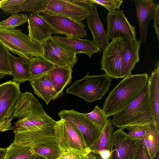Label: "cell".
Masks as SVG:
<instances>
[{"mask_svg": "<svg viewBox=\"0 0 159 159\" xmlns=\"http://www.w3.org/2000/svg\"><path fill=\"white\" fill-rule=\"evenodd\" d=\"M61 119L70 122L80 131L89 149L94 145L100 137L102 129L94 124L84 113L72 109H63L58 113Z\"/></svg>", "mask_w": 159, "mask_h": 159, "instance_id": "9c48e42d", "label": "cell"}, {"mask_svg": "<svg viewBox=\"0 0 159 159\" xmlns=\"http://www.w3.org/2000/svg\"><path fill=\"white\" fill-rule=\"evenodd\" d=\"M59 159H82L79 155L74 152L64 151L59 157Z\"/></svg>", "mask_w": 159, "mask_h": 159, "instance_id": "8d00e7d4", "label": "cell"}, {"mask_svg": "<svg viewBox=\"0 0 159 159\" xmlns=\"http://www.w3.org/2000/svg\"><path fill=\"white\" fill-rule=\"evenodd\" d=\"M83 159H97L96 156L92 153H90Z\"/></svg>", "mask_w": 159, "mask_h": 159, "instance_id": "ab89813d", "label": "cell"}, {"mask_svg": "<svg viewBox=\"0 0 159 159\" xmlns=\"http://www.w3.org/2000/svg\"><path fill=\"white\" fill-rule=\"evenodd\" d=\"M29 159H46L36 154H34L33 156Z\"/></svg>", "mask_w": 159, "mask_h": 159, "instance_id": "60d3db41", "label": "cell"}, {"mask_svg": "<svg viewBox=\"0 0 159 159\" xmlns=\"http://www.w3.org/2000/svg\"><path fill=\"white\" fill-rule=\"evenodd\" d=\"M125 41L119 37L112 40L102 51L101 70L111 78L118 79L126 76L123 59Z\"/></svg>", "mask_w": 159, "mask_h": 159, "instance_id": "8992f818", "label": "cell"}, {"mask_svg": "<svg viewBox=\"0 0 159 159\" xmlns=\"http://www.w3.org/2000/svg\"><path fill=\"white\" fill-rule=\"evenodd\" d=\"M14 133L15 143L31 148L41 145L57 143L53 132L23 130Z\"/></svg>", "mask_w": 159, "mask_h": 159, "instance_id": "9a60e30c", "label": "cell"}, {"mask_svg": "<svg viewBox=\"0 0 159 159\" xmlns=\"http://www.w3.org/2000/svg\"><path fill=\"white\" fill-rule=\"evenodd\" d=\"M30 79L47 73L56 66L42 57H34L29 60Z\"/></svg>", "mask_w": 159, "mask_h": 159, "instance_id": "4316f807", "label": "cell"}, {"mask_svg": "<svg viewBox=\"0 0 159 159\" xmlns=\"http://www.w3.org/2000/svg\"><path fill=\"white\" fill-rule=\"evenodd\" d=\"M27 16L28 35L32 41L42 44L52 34H57L40 14L30 13Z\"/></svg>", "mask_w": 159, "mask_h": 159, "instance_id": "2e32d148", "label": "cell"}, {"mask_svg": "<svg viewBox=\"0 0 159 159\" xmlns=\"http://www.w3.org/2000/svg\"><path fill=\"white\" fill-rule=\"evenodd\" d=\"M111 81V78L105 74L90 75L88 71L83 78L75 81L67 89L66 93L93 102L101 99L108 91Z\"/></svg>", "mask_w": 159, "mask_h": 159, "instance_id": "277c9868", "label": "cell"}, {"mask_svg": "<svg viewBox=\"0 0 159 159\" xmlns=\"http://www.w3.org/2000/svg\"><path fill=\"white\" fill-rule=\"evenodd\" d=\"M114 130L111 120L108 119L98 139L91 149V153L98 155L101 159H108L111 155L112 138Z\"/></svg>", "mask_w": 159, "mask_h": 159, "instance_id": "7402d4cb", "label": "cell"}, {"mask_svg": "<svg viewBox=\"0 0 159 159\" xmlns=\"http://www.w3.org/2000/svg\"><path fill=\"white\" fill-rule=\"evenodd\" d=\"M34 93L48 105L52 100L57 98L53 82L47 72L30 80Z\"/></svg>", "mask_w": 159, "mask_h": 159, "instance_id": "ac0fdd59", "label": "cell"}, {"mask_svg": "<svg viewBox=\"0 0 159 159\" xmlns=\"http://www.w3.org/2000/svg\"><path fill=\"white\" fill-rule=\"evenodd\" d=\"M136 16L140 33L139 41L145 42L147 38L148 26L155 15L156 4L152 0H135Z\"/></svg>", "mask_w": 159, "mask_h": 159, "instance_id": "e0dca14e", "label": "cell"}, {"mask_svg": "<svg viewBox=\"0 0 159 159\" xmlns=\"http://www.w3.org/2000/svg\"><path fill=\"white\" fill-rule=\"evenodd\" d=\"M11 120H9L0 122V132L12 129V127L11 126Z\"/></svg>", "mask_w": 159, "mask_h": 159, "instance_id": "74e56055", "label": "cell"}, {"mask_svg": "<svg viewBox=\"0 0 159 159\" xmlns=\"http://www.w3.org/2000/svg\"><path fill=\"white\" fill-rule=\"evenodd\" d=\"M140 141L131 138L119 128L112 134L111 155L108 159H135Z\"/></svg>", "mask_w": 159, "mask_h": 159, "instance_id": "7c38bea8", "label": "cell"}, {"mask_svg": "<svg viewBox=\"0 0 159 159\" xmlns=\"http://www.w3.org/2000/svg\"><path fill=\"white\" fill-rule=\"evenodd\" d=\"M43 18L56 30L57 34L67 38H83L87 37L86 26L82 21L57 15L42 13Z\"/></svg>", "mask_w": 159, "mask_h": 159, "instance_id": "8fae6325", "label": "cell"}, {"mask_svg": "<svg viewBox=\"0 0 159 159\" xmlns=\"http://www.w3.org/2000/svg\"><path fill=\"white\" fill-rule=\"evenodd\" d=\"M31 150L34 154L46 159H57L64 151L57 143L40 145L31 148Z\"/></svg>", "mask_w": 159, "mask_h": 159, "instance_id": "83f0119b", "label": "cell"}, {"mask_svg": "<svg viewBox=\"0 0 159 159\" xmlns=\"http://www.w3.org/2000/svg\"><path fill=\"white\" fill-rule=\"evenodd\" d=\"M124 40L123 62L125 75L127 76L132 74V70L139 61V52L141 43L136 39Z\"/></svg>", "mask_w": 159, "mask_h": 159, "instance_id": "d4e9b609", "label": "cell"}, {"mask_svg": "<svg viewBox=\"0 0 159 159\" xmlns=\"http://www.w3.org/2000/svg\"><path fill=\"white\" fill-rule=\"evenodd\" d=\"M86 19L88 28L93 35V42L101 49L104 50L109 43L95 4L90 5L89 14Z\"/></svg>", "mask_w": 159, "mask_h": 159, "instance_id": "d6986e66", "label": "cell"}, {"mask_svg": "<svg viewBox=\"0 0 159 159\" xmlns=\"http://www.w3.org/2000/svg\"><path fill=\"white\" fill-rule=\"evenodd\" d=\"M72 68L55 66L47 73L53 82L57 98L62 96L64 88L71 81Z\"/></svg>", "mask_w": 159, "mask_h": 159, "instance_id": "cb8c5ba5", "label": "cell"}, {"mask_svg": "<svg viewBox=\"0 0 159 159\" xmlns=\"http://www.w3.org/2000/svg\"><path fill=\"white\" fill-rule=\"evenodd\" d=\"M9 52L0 42V73L11 75L9 61Z\"/></svg>", "mask_w": 159, "mask_h": 159, "instance_id": "1f68e13d", "label": "cell"}, {"mask_svg": "<svg viewBox=\"0 0 159 159\" xmlns=\"http://www.w3.org/2000/svg\"><path fill=\"white\" fill-rule=\"evenodd\" d=\"M52 37L69 47L76 54L84 53L91 58L94 53L102 51V49L93 41L89 39L64 37L57 35L52 36Z\"/></svg>", "mask_w": 159, "mask_h": 159, "instance_id": "44dd1931", "label": "cell"}, {"mask_svg": "<svg viewBox=\"0 0 159 159\" xmlns=\"http://www.w3.org/2000/svg\"><path fill=\"white\" fill-rule=\"evenodd\" d=\"M42 45V57L56 66L72 68L77 61L76 54L65 44L53 39L52 35Z\"/></svg>", "mask_w": 159, "mask_h": 159, "instance_id": "ba28073f", "label": "cell"}, {"mask_svg": "<svg viewBox=\"0 0 159 159\" xmlns=\"http://www.w3.org/2000/svg\"><path fill=\"white\" fill-rule=\"evenodd\" d=\"M147 73L126 76L110 92L103 104V110L109 117L121 111L141 93L147 85Z\"/></svg>", "mask_w": 159, "mask_h": 159, "instance_id": "6da1fadb", "label": "cell"}, {"mask_svg": "<svg viewBox=\"0 0 159 159\" xmlns=\"http://www.w3.org/2000/svg\"><path fill=\"white\" fill-rule=\"evenodd\" d=\"M159 62L148 78L147 86L151 109L154 122L159 129Z\"/></svg>", "mask_w": 159, "mask_h": 159, "instance_id": "ffe728a7", "label": "cell"}, {"mask_svg": "<svg viewBox=\"0 0 159 159\" xmlns=\"http://www.w3.org/2000/svg\"><path fill=\"white\" fill-rule=\"evenodd\" d=\"M135 159H150L146 148L140 142L135 154ZM153 159H159V152Z\"/></svg>", "mask_w": 159, "mask_h": 159, "instance_id": "e575fe53", "label": "cell"}, {"mask_svg": "<svg viewBox=\"0 0 159 159\" xmlns=\"http://www.w3.org/2000/svg\"><path fill=\"white\" fill-rule=\"evenodd\" d=\"M20 83L13 80L0 84V122L13 119Z\"/></svg>", "mask_w": 159, "mask_h": 159, "instance_id": "4fadbf2b", "label": "cell"}, {"mask_svg": "<svg viewBox=\"0 0 159 159\" xmlns=\"http://www.w3.org/2000/svg\"><path fill=\"white\" fill-rule=\"evenodd\" d=\"M49 0H1L0 9L7 14L12 15L22 11L33 14L44 12Z\"/></svg>", "mask_w": 159, "mask_h": 159, "instance_id": "5bb4252c", "label": "cell"}, {"mask_svg": "<svg viewBox=\"0 0 159 159\" xmlns=\"http://www.w3.org/2000/svg\"><path fill=\"white\" fill-rule=\"evenodd\" d=\"M6 75L0 73V79L4 77Z\"/></svg>", "mask_w": 159, "mask_h": 159, "instance_id": "b9f144b4", "label": "cell"}, {"mask_svg": "<svg viewBox=\"0 0 159 159\" xmlns=\"http://www.w3.org/2000/svg\"><path fill=\"white\" fill-rule=\"evenodd\" d=\"M154 22L153 26L155 29V33L156 34L158 41L159 40V4L157 3L156 4L155 11V15L153 18Z\"/></svg>", "mask_w": 159, "mask_h": 159, "instance_id": "d590c367", "label": "cell"}, {"mask_svg": "<svg viewBox=\"0 0 159 159\" xmlns=\"http://www.w3.org/2000/svg\"><path fill=\"white\" fill-rule=\"evenodd\" d=\"M106 20V35L108 40H112L119 37L125 40L136 39L135 27L129 23L122 10L108 13Z\"/></svg>", "mask_w": 159, "mask_h": 159, "instance_id": "30bf717a", "label": "cell"}, {"mask_svg": "<svg viewBox=\"0 0 159 159\" xmlns=\"http://www.w3.org/2000/svg\"><path fill=\"white\" fill-rule=\"evenodd\" d=\"M54 135L59 146L64 151L77 154L82 159L91 153L82 134L68 121L61 119L57 121Z\"/></svg>", "mask_w": 159, "mask_h": 159, "instance_id": "5b68a950", "label": "cell"}, {"mask_svg": "<svg viewBox=\"0 0 159 159\" xmlns=\"http://www.w3.org/2000/svg\"><path fill=\"white\" fill-rule=\"evenodd\" d=\"M34 154L30 148L13 142L7 148L4 159H29Z\"/></svg>", "mask_w": 159, "mask_h": 159, "instance_id": "f1b7e54d", "label": "cell"}, {"mask_svg": "<svg viewBox=\"0 0 159 159\" xmlns=\"http://www.w3.org/2000/svg\"><path fill=\"white\" fill-rule=\"evenodd\" d=\"M28 16L25 14L16 13L0 22V28L3 29H14L28 22Z\"/></svg>", "mask_w": 159, "mask_h": 159, "instance_id": "4dcf8cb0", "label": "cell"}, {"mask_svg": "<svg viewBox=\"0 0 159 159\" xmlns=\"http://www.w3.org/2000/svg\"><path fill=\"white\" fill-rule=\"evenodd\" d=\"M140 142L146 148L150 159H153L159 152V129L155 122L150 124L144 136Z\"/></svg>", "mask_w": 159, "mask_h": 159, "instance_id": "484cf974", "label": "cell"}, {"mask_svg": "<svg viewBox=\"0 0 159 159\" xmlns=\"http://www.w3.org/2000/svg\"><path fill=\"white\" fill-rule=\"evenodd\" d=\"M7 150V148H0V159H4Z\"/></svg>", "mask_w": 159, "mask_h": 159, "instance_id": "f35d334b", "label": "cell"}, {"mask_svg": "<svg viewBox=\"0 0 159 159\" xmlns=\"http://www.w3.org/2000/svg\"><path fill=\"white\" fill-rule=\"evenodd\" d=\"M148 125L129 126L125 129L128 130L127 134L130 137L134 139H140L145 135Z\"/></svg>", "mask_w": 159, "mask_h": 159, "instance_id": "836d02e7", "label": "cell"}, {"mask_svg": "<svg viewBox=\"0 0 159 159\" xmlns=\"http://www.w3.org/2000/svg\"><path fill=\"white\" fill-rule=\"evenodd\" d=\"M92 4H93L91 0H49L43 13L82 21L87 18Z\"/></svg>", "mask_w": 159, "mask_h": 159, "instance_id": "52a82bcc", "label": "cell"}, {"mask_svg": "<svg viewBox=\"0 0 159 159\" xmlns=\"http://www.w3.org/2000/svg\"><path fill=\"white\" fill-rule=\"evenodd\" d=\"M9 61L13 80L24 83L30 80L31 75L28 59L15 57L9 52Z\"/></svg>", "mask_w": 159, "mask_h": 159, "instance_id": "603a6c76", "label": "cell"}, {"mask_svg": "<svg viewBox=\"0 0 159 159\" xmlns=\"http://www.w3.org/2000/svg\"><path fill=\"white\" fill-rule=\"evenodd\" d=\"M93 4H96L105 8L108 13H111L119 9L123 2L122 0H91Z\"/></svg>", "mask_w": 159, "mask_h": 159, "instance_id": "d6a6232c", "label": "cell"}, {"mask_svg": "<svg viewBox=\"0 0 159 159\" xmlns=\"http://www.w3.org/2000/svg\"><path fill=\"white\" fill-rule=\"evenodd\" d=\"M113 116L111 120L113 125L123 130L129 126L147 125L155 122L147 85L133 101Z\"/></svg>", "mask_w": 159, "mask_h": 159, "instance_id": "7a4b0ae2", "label": "cell"}, {"mask_svg": "<svg viewBox=\"0 0 159 159\" xmlns=\"http://www.w3.org/2000/svg\"><path fill=\"white\" fill-rule=\"evenodd\" d=\"M57 159H59V158H57Z\"/></svg>", "mask_w": 159, "mask_h": 159, "instance_id": "7bdbcfd3", "label": "cell"}, {"mask_svg": "<svg viewBox=\"0 0 159 159\" xmlns=\"http://www.w3.org/2000/svg\"><path fill=\"white\" fill-rule=\"evenodd\" d=\"M84 114L94 124L102 129L105 127L108 117L103 109L98 106H95L91 112Z\"/></svg>", "mask_w": 159, "mask_h": 159, "instance_id": "f546056e", "label": "cell"}, {"mask_svg": "<svg viewBox=\"0 0 159 159\" xmlns=\"http://www.w3.org/2000/svg\"><path fill=\"white\" fill-rule=\"evenodd\" d=\"M0 42L9 52L28 60L43 56L42 44L32 41L19 29L0 28Z\"/></svg>", "mask_w": 159, "mask_h": 159, "instance_id": "3957f363", "label": "cell"}]
</instances>
